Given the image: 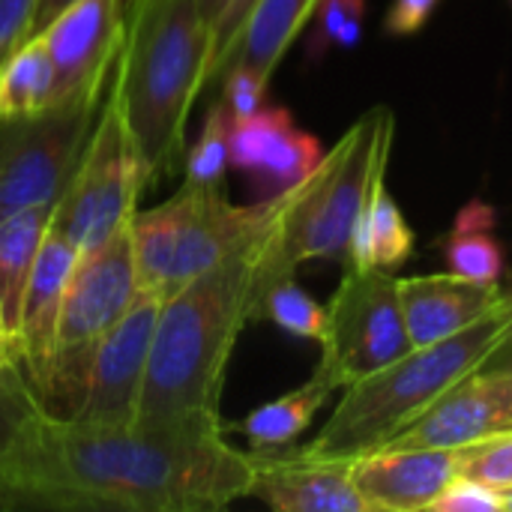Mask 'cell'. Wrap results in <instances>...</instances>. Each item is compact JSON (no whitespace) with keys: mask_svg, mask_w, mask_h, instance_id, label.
I'll return each mask as SVG.
<instances>
[{"mask_svg":"<svg viewBox=\"0 0 512 512\" xmlns=\"http://www.w3.org/2000/svg\"><path fill=\"white\" fill-rule=\"evenodd\" d=\"M252 453L222 420L75 423L39 417L0 471V510L213 512L249 498Z\"/></svg>","mask_w":512,"mask_h":512,"instance_id":"6da1fadb","label":"cell"},{"mask_svg":"<svg viewBox=\"0 0 512 512\" xmlns=\"http://www.w3.org/2000/svg\"><path fill=\"white\" fill-rule=\"evenodd\" d=\"M273 228L159 303L135 423L222 420L225 372L240 333L255 321L261 255Z\"/></svg>","mask_w":512,"mask_h":512,"instance_id":"7a4b0ae2","label":"cell"},{"mask_svg":"<svg viewBox=\"0 0 512 512\" xmlns=\"http://www.w3.org/2000/svg\"><path fill=\"white\" fill-rule=\"evenodd\" d=\"M210 33L198 0H132L111 75L147 186L186 156V123L207 87Z\"/></svg>","mask_w":512,"mask_h":512,"instance_id":"3957f363","label":"cell"},{"mask_svg":"<svg viewBox=\"0 0 512 512\" xmlns=\"http://www.w3.org/2000/svg\"><path fill=\"white\" fill-rule=\"evenodd\" d=\"M510 333L512 291H507L477 324L429 345H411L396 363L345 387L318 435L297 450L315 459H357L387 447L459 381L486 369Z\"/></svg>","mask_w":512,"mask_h":512,"instance_id":"277c9868","label":"cell"},{"mask_svg":"<svg viewBox=\"0 0 512 512\" xmlns=\"http://www.w3.org/2000/svg\"><path fill=\"white\" fill-rule=\"evenodd\" d=\"M393 141L396 117L387 105H378L357 117L345 135L324 150L318 168L294 186L264 246L258 297L276 279L294 276L306 261H348L354 231L378 183L387 180Z\"/></svg>","mask_w":512,"mask_h":512,"instance_id":"5b68a950","label":"cell"},{"mask_svg":"<svg viewBox=\"0 0 512 512\" xmlns=\"http://www.w3.org/2000/svg\"><path fill=\"white\" fill-rule=\"evenodd\" d=\"M291 192L294 186L255 204H234L222 183L186 180L165 204L135 210L129 234L138 288L165 300L219 267L279 222Z\"/></svg>","mask_w":512,"mask_h":512,"instance_id":"8992f818","label":"cell"},{"mask_svg":"<svg viewBox=\"0 0 512 512\" xmlns=\"http://www.w3.org/2000/svg\"><path fill=\"white\" fill-rule=\"evenodd\" d=\"M321 336L318 375L330 390H345L411 351L399 276L381 267H351L333 291Z\"/></svg>","mask_w":512,"mask_h":512,"instance_id":"52a82bcc","label":"cell"},{"mask_svg":"<svg viewBox=\"0 0 512 512\" xmlns=\"http://www.w3.org/2000/svg\"><path fill=\"white\" fill-rule=\"evenodd\" d=\"M147 186L141 156L126 129L117 99L108 93L96 129L54 207L51 228L81 252L129 228L138 195Z\"/></svg>","mask_w":512,"mask_h":512,"instance_id":"ba28073f","label":"cell"},{"mask_svg":"<svg viewBox=\"0 0 512 512\" xmlns=\"http://www.w3.org/2000/svg\"><path fill=\"white\" fill-rule=\"evenodd\" d=\"M102 111V96L0 117V219L57 204Z\"/></svg>","mask_w":512,"mask_h":512,"instance_id":"9c48e42d","label":"cell"},{"mask_svg":"<svg viewBox=\"0 0 512 512\" xmlns=\"http://www.w3.org/2000/svg\"><path fill=\"white\" fill-rule=\"evenodd\" d=\"M159 303L162 300L156 294L141 291L135 306L102 339H96L90 351L84 399L75 423H102V426L135 423Z\"/></svg>","mask_w":512,"mask_h":512,"instance_id":"30bf717a","label":"cell"},{"mask_svg":"<svg viewBox=\"0 0 512 512\" xmlns=\"http://www.w3.org/2000/svg\"><path fill=\"white\" fill-rule=\"evenodd\" d=\"M138 297L141 288L135 273L132 234L123 228L111 240L78 255L66 285L54 348L93 345L135 306Z\"/></svg>","mask_w":512,"mask_h":512,"instance_id":"8fae6325","label":"cell"},{"mask_svg":"<svg viewBox=\"0 0 512 512\" xmlns=\"http://www.w3.org/2000/svg\"><path fill=\"white\" fill-rule=\"evenodd\" d=\"M123 33L126 12L120 0H72L39 30L57 69V102L102 96L105 81L114 75Z\"/></svg>","mask_w":512,"mask_h":512,"instance_id":"7c38bea8","label":"cell"},{"mask_svg":"<svg viewBox=\"0 0 512 512\" xmlns=\"http://www.w3.org/2000/svg\"><path fill=\"white\" fill-rule=\"evenodd\" d=\"M501 432H512V372L480 369L441 396L387 447H465Z\"/></svg>","mask_w":512,"mask_h":512,"instance_id":"4fadbf2b","label":"cell"},{"mask_svg":"<svg viewBox=\"0 0 512 512\" xmlns=\"http://www.w3.org/2000/svg\"><path fill=\"white\" fill-rule=\"evenodd\" d=\"M249 498L276 512H369L354 486L351 459H315L288 447L252 453Z\"/></svg>","mask_w":512,"mask_h":512,"instance_id":"5bb4252c","label":"cell"},{"mask_svg":"<svg viewBox=\"0 0 512 512\" xmlns=\"http://www.w3.org/2000/svg\"><path fill=\"white\" fill-rule=\"evenodd\" d=\"M369 512H420L459 477V447H387L351 459Z\"/></svg>","mask_w":512,"mask_h":512,"instance_id":"9a60e30c","label":"cell"},{"mask_svg":"<svg viewBox=\"0 0 512 512\" xmlns=\"http://www.w3.org/2000/svg\"><path fill=\"white\" fill-rule=\"evenodd\" d=\"M324 156L321 141L300 129L288 108H261L234 120L231 168L252 177L261 198L279 195L306 180Z\"/></svg>","mask_w":512,"mask_h":512,"instance_id":"2e32d148","label":"cell"},{"mask_svg":"<svg viewBox=\"0 0 512 512\" xmlns=\"http://www.w3.org/2000/svg\"><path fill=\"white\" fill-rule=\"evenodd\" d=\"M399 297L411 345H429L477 324L507 297V288L462 279L447 270L429 276H399Z\"/></svg>","mask_w":512,"mask_h":512,"instance_id":"e0dca14e","label":"cell"},{"mask_svg":"<svg viewBox=\"0 0 512 512\" xmlns=\"http://www.w3.org/2000/svg\"><path fill=\"white\" fill-rule=\"evenodd\" d=\"M78 255L81 249L54 228L45 234L39 246L36 264L24 288L18 330H15V357L27 372L36 369L54 351L57 321H60L66 285H69Z\"/></svg>","mask_w":512,"mask_h":512,"instance_id":"ac0fdd59","label":"cell"},{"mask_svg":"<svg viewBox=\"0 0 512 512\" xmlns=\"http://www.w3.org/2000/svg\"><path fill=\"white\" fill-rule=\"evenodd\" d=\"M315 3L318 0H258L222 69L246 66L270 81L273 72L279 69L282 57L288 54V48L306 30L309 18L315 12Z\"/></svg>","mask_w":512,"mask_h":512,"instance_id":"d6986e66","label":"cell"},{"mask_svg":"<svg viewBox=\"0 0 512 512\" xmlns=\"http://www.w3.org/2000/svg\"><path fill=\"white\" fill-rule=\"evenodd\" d=\"M57 204H39L0 219V312L15 351V330L21 315L24 288L36 264L39 246L51 231Z\"/></svg>","mask_w":512,"mask_h":512,"instance_id":"ffe728a7","label":"cell"},{"mask_svg":"<svg viewBox=\"0 0 512 512\" xmlns=\"http://www.w3.org/2000/svg\"><path fill=\"white\" fill-rule=\"evenodd\" d=\"M495 225L498 216L486 201H468L441 243L447 270L462 279L501 285L507 273V252L495 234Z\"/></svg>","mask_w":512,"mask_h":512,"instance_id":"44dd1931","label":"cell"},{"mask_svg":"<svg viewBox=\"0 0 512 512\" xmlns=\"http://www.w3.org/2000/svg\"><path fill=\"white\" fill-rule=\"evenodd\" d=\"M414 246H417V234H414L411 222L405 219L399 201L387 189V180H381L357 231H354L351 252H348L345 264L396 270L414 255Z\"/></svg>","mask_w":512,"mask_h":512,"instance_id":"7402d4cb","label":"cell"},{"mask_svg":"<svg viewBox=\"0 0 512 512\" xmlns=\"http://www.w3.org/2000/svg\"><path fill=\"white\" fill-rule=\"evenodd\" d=\"M336 390H330L318 375H312L297 390L255 408L243 423L234 429L255 447V450H282L291 447L318 417V411L327 405V399Z\"/></svg>","mask_w":512,"mask_h":512,"instance_id":"603a6c76","label":"cell"},{"mask_svg":"<svg viewBox=\"0 0 512 512\" xmlns=\"http://www.w3.org/2000/svg\"><path fill=\"white\" fill-rule=\"evenodd\" d=\"M60 99L57 69L45 39L36 33L0 69V117L36 114Z\"/></svg>","mask_w":512,"mask_h":512,"instance_id":"cb8c5ba5","label":"cell"},{"mask_svg":"<svg viewBox=\"0 0 512 512\" xmlns=\"http://www.w3.org/2000/svg\"><path fill=\"white\" fill-rule=\"evenodd\" d=\"M255 321H270L297 339L321 342L327 309L318 300H312V294L306 288H300L294 282V276H285V279H276L273 285H267L261 291Z\"/></svg>","mask_w":512,"mask_h":512,"instance_id":"d4e9b609","label":"cell"},{"mask_svg":"<svg viewBox=\"0 0 512 512\" xmlns=\"http://www.w3.org/2000/svg\"><path fill=\"white\" fill-rule=\"evenodd\" d=\"M366 0H318L309 18V60H324L330 51H351L363 39Z\"/></svg>","mask_w":512,"mask_h":512,"instance_id":"484cf974","label":"cell"},{"mask_svg":"<svg viewBox=\"0 0 512 512\" xmlns=\"http://www.w3.org/2000/svg\"><path fill=\"white\" fill-rule=\"evenodd\" d=\"M42 417L24 366L12 357L0 363V471L21 435Z\"/></svg>","mask_w":512,"mask_h":512,"instance_id":"4316f807","label":"cell"},{"mask_svg":"<svg viewBox=\"0 0 512 512\" xmlns=\"http://www.w3.org/2000/svg\"><path fill=\"white\" fill-rule=\"evenodd\" d=\"M231 129L234 114L219 99L195 138V144L186 150V180L189 183H222L231 168Z\"/></svg>","mask_w":512,"mask_h":512,"instance_id":"83f0119b","label":"cell"},{"mask_svg":"<svg viewBox=\"0 0 512 512\" xmlns=\"http://www.w3.org/2000/svg\"><path fill=\"white\" fill-rule=\"evenodd\" d=\"M258 0H198L201 18L207 24L210 33V69H207V87L216 81V75L222 72L225 60L231 57L240 30L246 24V18L252 15Z\"/></svg>","mask_w":512,"mask_h":512,"instance_id":"f1b7e54d","label":"cell"},{"mask_svg":"<svg viewBox=\"0 0 512 512\" xmlns=\"http://www.w3.org/2000/svg\"><path fill=\"white\" fill-rule=\"evenodd\" d=\"M459 477L477 480L495 492L512 489V432L459 447Z\"/></svg>","mask_w":512,"mask_h":512,"instance_id":"f546056e","label":"cell"},{"mask_svg":"<svg viewBox=\"0 0 512 512\" xmlns=\"http://www.w3.org/2000/svg\"><path fill=\"white\" fill-rule=\"evenodd\" d=\"M216 84H219V99L234 114V120H243V117H252L255 111H261L264 99H267V87H270L267 78H261L258 72H252L246 66L222 69Z\"/></svg>","mask_w":512,"mask_h":512,"instance_id":"4dcf8cb0","label":"cell"},{"mask_svg":"<svg viewBox=\"0 0 512 512\" xmlns=\"http://www.w3.org/2000/svg\"><path fill=\"white\" fill-rule=\"evenodd\" d=\"M432 512H501V495L477 480L456 477L435 501Z\"/></svg>","mask_w":512,"mask_h":512,"instance_id":"1f68e13d","label":"cell"},{"mask_svg":"<svg viewBox=\"0 0 512 512\" xmlns=\"http://www.w3.org/2000/svg\"><path fill=\"white\" fill-rule=\"evenodd\" d=\"M36 0H0V69L33 36Z\"/></svg>","mask_w":512,"mask_h":512,"instance_id":"d6a6232c","label":"cell"},{"mask_svg":"<svg viewBox=\"0 0 512 512\" xmlns=\"http://www.w3.org/2000/svg\"><path fill=\"white\" fill-rule=\"evenodd\" d=\"M438 0H390L384 12V33L387 36H414L432 18Z\"/></svg>","mask_w":512,"mask_h":512,"instance_id":"836d02e7","label":"cell"},{"mask_svg":"<svg viewBox=\"0 0 512 512\" xmlns=\"http://www.w3.org/2000/svg\"><path fill=\"white\" fill-rule=\"evenodd\" d=\"M72 0H36V18H33V36L60 12V9H66Z\"/></svg>","mask_w":512,"mask_h":512,"instance_id":"e575fe53","label":"cell"},{"mask_svg":"<svg viewBox=\"0 0 512 512\" xmlns=\"http://www.w3.org/2000/svg\"><path fill=\"white\" fill-rule=\"evenodd\" d=\"M486 369H510L512 372V333H510V339L504 342V348L486 363Z\"/></svg>","mask_w":512,"mask_h":512,"instance_id":"d590c367","label":"cell"},{"mask_svg":"<svg viewBox=\"0 0 512 512\" xmlns=\"http://www.w3.org/2000/svg\"><path fill=\"white\" fill-rule=\"evenodd\" d=\"M15 357V351H12V339H9V333H6V324H3V312H0V363H6V360H12ZM18 360V357H15Z\"/></svg>","mask_w":512,"mask_h":512,"instance_id":"8d00e7d4","label":"cell"},{"mask_svg":"<svg viewBox=\"0 0 512 512\" xmlns=\"http://www.w3.org/2000/svg\"><path fill=\"white\" fill-rule=\"evenodd\" d=\"M498 495H501V512H512V489H504Z\"/></svg>","mask_w":512,"mask_h":512,"instance_id":"74e56055","label":"cell"},{"mask_svg":"<svg viewBox=\"0 0 512 512\" xmlns=\"http://www.w3.org/2000/svg\"><path fill=\"white\" fill-rule=\"evenodd\" d=\"M510 3H512V0H510Z\"/></svg>","mask_w":512,"mask_h":512,"instance_id":"f35d334b","label":"cell"}]
</instances>
